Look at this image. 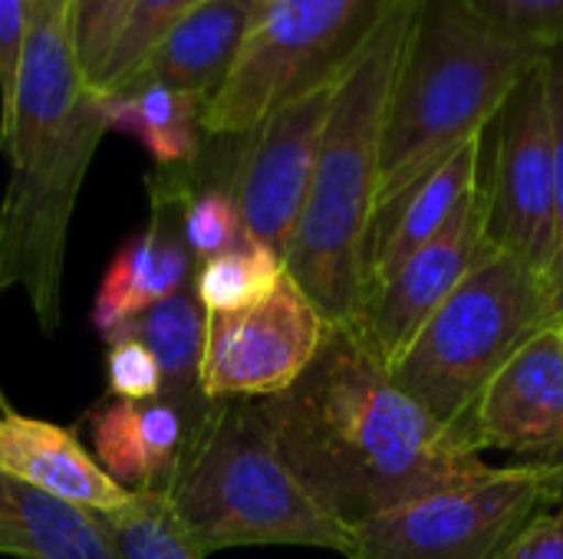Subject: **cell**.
Here are the masks:
<instances>
[{"label": "cell", "instance_id": "obj_4", "mask_svg": "<svg viewBox=\"0 0 563 559\" xmlns=\"http://www.w3.org/2000/svg\"><path fill=\"white\" fill-rule=\"evenodd\" d=\"M544 56V46L488 26L462 0H422L386 109L376 211L485 135Z\"/></svg>", "mask_w": 563, "mask_h": 559}, {"label": "cell", "instance_id": "obj_26", "mask_svg": "<svg viewBox=\"0 0 563 559\" xmlns=\"http://www.w3.org/2000/svg\"><path fill=\"white\" fill-rule=\"evenodd\" d=\"M488 26L554 49L563 43V0H462Z\"/></svg>", "mask_w": 563, "mask_h": 559}, {"label": "cell", "instance_id": "obj_29", "mask_svg": "<svg viewBox=\"0 0 563 559\" xmlns=\"http://www.w3.org/2000/svg\"><path fill=\"white\" fill-rule=\"evenodd\" d=\"M544 86L551 112V145H554V175H558V254L551 273L563 264V43L544 56ZM548 273V277H551Z\"/></svg>", "mask_w": 563, "mask_h": 559}, {"label": "cell", "instance_id": "obj_33", "mask_svg": "<svg viewBox=\"0 0 563 559\" xmlns=\"http://www.w3.org/2000/svg\"><path fill=\"white\" fill-rule=\"evenodd\" d=\"M561 326H563V316H561Z\"/></svg>", "mask_w": 563, "mask_h": 559}, {"label": "cell", "instance_id": "obj_6", "mask_svg": "<svg viewBox=\"0 0 563 559\" xmlns=\"http://www.w3.org/2000/svg\"><path fill=\"white\" fill-rule=\"evenodd\" d=\"M561 320L544 273L485 247L482 260L389 366L396 385L459 435L498 369L548 323Z\"/></svg>", "mask_w": 563, "mask_h": 559}, {"label": "cell", "instance_id": "obj_10", "mask_svg": "<svg viewBox=\"0 0 563 559\" xmlns=\"http://www.w3.org/2000/svg\"><path fill=\"white\" fill-rule=\"evenodd\" d=\"M330 323L284 273L257 303L205 316L201 395L208 402L274 399L317 359Z\"/></svg>", "mask_w": 563, "mask_h": 559}, {"label": "cell", "instance_id": "obj_28", "mask_svg": "<svg viewBox=\"0 0 563 559\" xmlns=\"http://www.w3.org/2000/svg\"><path fill=\"white\" fill-rule=\"evenodd\" d=\"M109 392L125 402H158L162 399V369L155 356L139 339H115L106 353Z\"/></svg>", "mask_w": 563, "mask_h": 559}, {"label": "cell", "instance_id": "obj_14", "mask_svg": "<svg viewBox=\"0 0 563 559\" xmlns=\"http://www.w3.org/2000/svg\"><path fill=\"white\" fill-rule=\"evenodd\" d=\"M191 168L158 171L152 181V224L122 241L112 254L92 300V326L112 343L152 303L178 293L191 280L195 257L181 237V204L191 188Z\"/></svg>", "mask_w": 563, "mask_h": 559}, {"label": "cell", "instance_id": "obj_30", "mask_svg": "<svg viewBox=\"0 0 563 559\" xmlns=\"http://www.w3.org/2000/svg\"><path fill=\"white\" fill-rule=\"evenodd\" d=\"M498 559H563V501L538 514Z\"/></svg>", "mask_w": 563, "mask_h": 559}, {"label": "cell", "instance_id": "obj_11", "mask_svg": "<svg viewBox=\"0 0 563 559\" xmlns=\"http://www.w3.org/2000/svg\"><path fill=\"white\" fill-rule=\"evenodd\" d=\"M333 86L336 82L284 102L254 132L241 135L244 148L234 161L231 194L244 234L267 244L280 257L290 247L310 191Z\"/></svg>", "mask_w": 563, "mask_h": 559}, {"label": "cell", "instance_id": "obj_19", "mask_svg": "<svg viewBox=\"0 0 563 559\" xmlns=\"http://www.w3.org/2000/svg\"><path fill=\"white\" fill-rule=\"evenodd\" d=\"M205 306L195 297V287H185L148 310H142L119 339H139L162 369V402L175 405L191 432L208 412L201 395V353H205ZM115 343V339H112Z\"/></svg>", "mask_w": 563, "mask_h": 559}, {"label": "cell", "instance_id": "obj_31", "mask_svg": "<svg viewBox=\"0 0 563 559\" xmlns=\"http://www.w3.org/2000/svg\"><path fill=\"white\" fill-rule=\"evenodd\" d=\"M26 13H30V0H0V102L10 96L16 79Z\"/></svg>", "mask_w": 563, "mask_h": 559}, {"label": "cell", "instance_id": "obj_3", "mask_svg": "<svg viewBox=\"0 0 563 559\" xmlns=\"http://www.w3.org/2000/svg\"><path fill=\"white\" fill-rule=\"evenodd\" d=\"M422 0H399L333 86L310 191L284 254L330 326H350L363 306L366 237L379 201V152L399 59Z\"/></svg>", "mask_w": 563, "mask_h": 559}, {"label": "cell", "instance_id": "obj_23", "mask_svg": "<svg viewBox=\"0 0 563 559\" xmlns=\"http://www.w3.org/2000/svg\"><path fill=\"white\" fill-rule=\"evenodd\" d=\"M92 458L125 491H155V468L142 438V405L112 399L89 415Z\"/></svg>", "mask_w": 563, "mask_h": 559}, {"label": "cell", "instance_id": "obj_15", "mask_svg": "<svg viewBox=\"0 0 563 559\" xmlns=\"http://www.w3.org/2000/svg\"><path fill=\"white\" fill-rule=\"evenodd\" d=\"M482 152H485V135L465 142L452 158H445L435 171H429L402 198L376 211L366 237L363 297L369 287L389 277L402 260H409L419 247L435 241L478 198Z\"/></svg>", "mask_w": 563, "mask_h": 559}, {"label": "cell", "instance_id": "obj_12", "mask_svg": "<svg viewBox=\"0 0 563 559\" xmlns=\"http://www.w3.org/2000/svg\"><path fill=\"white\" fill-rule=\"evenodd\" d=\"M459 438L472 451H505L515 465L563 458V326L538 329L485 385Z\"/></svg>", "mask_w": 563, "mask_h": 559}, {"label": "cell", "instance_id": "obj_16", "mask_svg": "<svg viewBox=\"0 0 563 559\" xmlns=\"http://www.w3.org/2000/svg\"><path fill=\"white\" fill-rule=\"evenodd\" d=\"M0 471L40 488L59 501L112 514L129 504L132 491L115 484L76 432L16 412L0 392Z\"/></svg>", "mask_w": 563, "mask_h": 559}, {"label": "cell", "instance_id": "obj_27", "mask_svg": "<svg viewBox=\"0 0 563 559\" xmlns=\"http://www.w3.org/2000/svg\"><path fill=\"white\" fill-rule=\"evenodd\" d=\"M132 3L135 0H69L76 56L89 86L96 82L102 63L109 59Z\"/></svg>", "mask_w": 563, "mask_h": 559}, {"label": "cell", "instance_id": "obj_24", "mask_svg": "<svg viewBox=\"0 0 563 559\" xmlns=\"http://www.w3.org/2000/svg\"><path fill=\"white\" fill-rule=\"evenodd\" d=\"M201 0H135L125 23H122V33L109 53V59L102 63L92 89L109 96V92H119L129 86V79L139 72V66L145 63V56L158 46V40L188 13L195 10Z\"/></svg>", "mask_w": 563, "mask_h": 559}, {"label": "cell", "instance_id": "obj_5", "mask_svg": "<svg viewBox=\"0 0 563 559\" xmlns=\"http://www.w3.org/2000/svg\"><path fill=\"white\" fill-rule=\"evenodd\" d=\"M158 491L205 557L234 547L353 550V530L290 471L261 399L211 402Z\"/></svg>", "mask_w": 563, "mask_h": 559}, {"label": "cell", "instance_id": "obj_2", "mask_svg": "<svg viewBox=\"0 0 563 559\" xmlns=\"http://www.w3.org/2000/svg\"><path fill=\"white\" fill-rule=\"evenodd\" d=\"M106 135L102 92L79 66L69 0H30L16 79L0 102V297L20 290L46 336L63 323V267L76 201Z\"/></svg>", "mask_w": 563, "mask_h": 559}, {"label": "cell", "instance_id": "obj_9", "mask_svg": "<svg viewBox=\"0 0 563 559\" xmlns=\"http://www.w3.org/2000/svg\"><path fill=\"white\" fill-rule=\"evenodd\" d=\"M495 125V155L485 194V241L538 273L558 254V175L544 63L511 92Z\"/></svg>", "mask_w": 563, "mask_h": 559}, {"label": "cell", "instance_id": "obj_1", "mask_svg": "<svg viewBox=\"0 0 563 559\" xmlns=\"http://www.w3.org/2000/svg\"><path fill=\"white\" fill-rule=\"evenodd\" d=\"M261 402L290 471L350 530L495 471L396 385L356 323L330 326L310 369Z\"/></svg>", "mask_w": 563, "mask_h": 559}, {"label": "cell", "instance_id": "obj_13", "mask_svg": "<svg viewBox=\"0 0 563 559\" xmlns=\"http://www.w3.org/2000/svg\"><path fill=\"white\" fill-rule=\"evenodd\" d=\"M485 247V194L478 191V198L435 241L419 247L389 277L366 290L356 329L386 366L399 359L429 316L452 297V290L482 260Z\"/></svg>", "mask_w": 563, "mask_h": 559}, {"label": "cell", "instance_id": "obj_22", "mask_svg": "<svg viewBox=\"0 0 563 559\" xmlns=\"http://www.w3.org/2000/svg\"><path fill=\"white\" fill-rule=\"evenodd\" d=\"M119 559H208L165 491H139L125 507L102 514Z\"/></svg>", "mask_w": 563, "mask_h": 559}, {"label": "cell", "instance_id": "obj_21", "mask_svg": "<svg viewBox=\"0 0 563 559\" xmlns=\"http://www.w3.org/2000/svg\"><path fill=\"white\" fill-rule=\"evenodd\" d=\"M287 273L284 257L261 241L244 237L238 247L205 260L195 270V297L205 313H234L257 303Z\"/></svg>", "mask_w": 563, "mask_h": 559}, {"label": "cell", "instance_id": "obj_25", "mask_svg": "<svg viewBox=\"0 0 563 559\" xmlns=\"http://www.w3.org/2000/svg\"><path fill=\"white\" fill-rule=\"evenodd\" d=\"M181 237L198 267L205 260L238 247L247 234H244L231 188H221V185L195 188V181H191L185 204H181Z\"/></svg>", "mask_w": 563, "mask_h": 559}, {"label": "cell", "instance_id": "obj_7", "mask_svg": "<svg viewBox=\"0 0 563 559\" xmlns=\"http://www.w3.org/2000/svg\"><path fill=\"white\" fill-rule=\"evenodd\" d=\"M396 3L261 0L231 76L205 105V135L241 138L284 102L336 82Z\"/></svg>", "mask_w": 563, "mask_h": 559}, {"label": "cell", "instance_id": "obj_18", "mask_svg": "<svg viewBox=\"0 0 563 559\" xmlns=\"http://www.w3.org/2000/svg\"><path fill=\"white\" fill-rule=\"evenodd\" d=\"M0 557L119 559L99 511L59 501L0 471Z\"/></svg>", "mask_w": 563, "mask_h": 559}, {"label": "cell", "instance_id": "obj_32", "mask_svg": "<svg viewBox=\"0 0 563 559\" xmlns=\"http://www.w3.org/2000/svg\"><path fill=\"white\" fill-rule=\"evenodd\" d=\"M544 474H548V488H551V497L563 501V458L554 465H544Z\"/></svg>", "mask_w": 563, "mask_h": 559}, {"label": "cell", "instance_id": "obj_17", "mask_svg": "<svg viewBox=\"0 0 563 559\" xmlns=\"http://www.w3.org/2000/svg\"><path fill=\"white\" fill-rule=\"evenodd\" d=\"M257 10L261 0H201L158 40L129 86L155 79L208 105L231 76Z\"/></svg>", "mask_w": 563, "mask_h": 559}, {"label": "cell", "instance_id": "obj_8", "mask_svg": "<svg viewBox=\"0 0 563 559\" xmlns=\"http://www.w3.org/2000/svg\"><path fill=\"white\" fill-rule=\"evenodd\" d=\"M551 504L544 465L495 468L363 521L346 559H498Z\"/></svg>", "mask_w": 563, "mask_h": 559}, {"label": "cell", "instance_id": "obj_20", "mask_svg": "<svg viewBox=\"0 0 563 559\" xmlns=\"http://www.w3.org/2000/svg\"><path fill=\"white\" fill-rule=\"evenodd\" d=\"M201 115V99L155 79L102 96L106 132H122L135 138L158 165V171L195 168L205 135Z\"/></svg>", "mask_w": 563, "mask_h": 559}]
</instances>
